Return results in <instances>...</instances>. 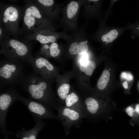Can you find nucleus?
Returning <instances> with one entry per match:
<instances>
[{
  "instance_id": "obj_18",
  "label": "nucleus",
  "mask_w": 139,
  "mask_h": 139,
  "mask_svg": "<svg viewBox=\"0 0 139 139\" xmlns=\"http://www.w3.org/2000/svg\"><path fill=\"white\" fill-rule=\"evenodd\" d=\"M58 45L56 43L53 42L49 47V51L50 55L53 57L58 56L60 53V50L58 49Z\"/></svg>"
},
{
  "instance_id": "obj_1",
  "label": "nucleus",
  "mask_w": 139,
  "mask_h": 139,
  "mask_svg": "<svg viewBox=\"0 0 139 139\" xmlns=\"http://www.w3.org/2000/svg\"><path fill=\"white\" fill-rule=\"evenodd\" d=\"M20 84L28 93L30 99L50 108H54L56 105L47 82L36 74L26 76Z\"/></svg>"
},
{
  "instance_id": "obj_25",
  "label": "nucleus",
  "mask_w": 139,
  "mask_h": 139,
  "mask_svg": "<svg viewBox=\"0 0 139 139\" xmlns=\"http://www.w3.org/2000/svg\"><path fill=\"white\" fill-rule=\"evenodd\" d=\"M123 86L125 89L127 88L128 87V83L126 82H125L123 84Z\"/></svg>"
},
{
  "instance_id": "obj_10",
  "label": "nucleus",
  "mask_w": 139,
  "mask_h": 139,
  "mask_svg": "<svg viewBox=\"0 0 139 139\" xmlns=\"http://www.w3.org/2000/svg\"><path fill=\"white\" fill-rule=\"evenodd\" d=\"M88 49V46L85 41H82L79 43L74 42L71 44L69 48V52L72 55L77 54L81 55L85 53Z\"/></svg>"
},
{
  "instance_id": "obj_28",
  "label": "nucleus",
  "mask_w": 139,
  "mask_h": 139,
  "mask_svg": "<svg viewBox=\"0 0 139 139\" xmlns=\"http://www.w3.org/2000/svg\"><path fill=\"white\" fill-rule=\"evenodd\" d=\"M86 43H87L88 42L87 41H85Z\"/></svg>"
},
{
  "instance_id": "obj_7",
  "label": "nucleus",
  "mask_w": 139,
  "mask_h": 139,
  "mask_svg": "<svg viewBox=\"0 0 139 139\" xmlns=\"http://www.w3.org/2000/svg\"><path fill=\"white\" fill-rule=\"evenodd\" d=\"M36 74L45 78L47 75H51L54 70L53 66L46 58L38 56L33 58L30 62Z\"/></svg>"
},
{
  "instance_id": "obj_20",
  "label": "nucleus",
  "mask_w": 139,
  "mask_h": 139,
  "mask_svg": "<svg viewBox=\"0 0 139 139\" xmlns=\"http://www.w3.org/2000/svg\"><path fill=\"white\" fill-rule=\"evenodd\" d=\"M126 111L128 115L130 116H132L134 113L135 112V109L132 107L129 106L126 109Z\"/></svg>"
},
{
  "instance_id": "obj_17",
  "label": "nucleus",
  "mask_w": 139,
  "mask_h": 139,
  "mask_svg": "<svg viewBox=\"0 0 139 139\" xmlns=\"http://www.w3.org/2000/svg\"><path fill=\"white\" fill-rule=\"evenodd\" d=\"M118 34V32L116 30H112L103 35L101 37V40L104 42H111L117 38Z\"/></svg>"
},
{
  "instance_id": "obj_4",
  "label": "nucleus",
  "mask_w": 139,
  "mask_h": 139,
  "mask_svg": "<svg viewBox=\"0 0 139 139\" xmlns=\"http://www.w3.org/2000/svg\"><path fill=\"white\" fill-rule=\"evenodd\" d=\"M57 110L58 120L61 122L65 131H69L74 126H78L84 118L81 110L56 105L54 108Z\"/></svg>"
},
{
  "instance_id": "obj_12",
  "label": "nucleus",
  "mask_w": 139,
  "mask_h": 139,
  "mask_svg": "<svg viewBox=\"0 0 139 139\" xmlns=\"http://www.w3.org/2000/svg\"><path fill=\"white\" fill-rule=\"evenodd\" d=\"M95 63L92 60H88L82 64H80L79 69L82 72L88 76L91 75L96 68Z\"/></svg>"
},
{
  "instance_id": "obj_2",
  "label": "nucleus",
  "mask_w": 139,
  "mask_h": 139,
  "mask_svg": "<svg viewBox=\"0 0 139 139\" xmlns=\"http://www.w3.org/2000/svg\"><path fill=\"white\" fill-rule=\"evenodd\" d=\"M25 76L20 61L7 58L1 60V86L20 84Z\"/></svg>"
},
{
  "instance_id": "obj_21",
  "label": "nucleus",
  "mask_w": 139,
  "mask_h": 139,
  "mask_svg": "<svg viewBox=\"0 0 139 139\" xmlns=\"http://www.w3.org/2000/svg\"><path fill=\"white\" fill-rule=\"evenodd\" d=\"M88 60L87 55H85V53L84 54V55H83V56L80 59V64H83L86 62Z\"/></svg>"
},
{
  "instance_id": "obj_16",
  "label": "nucleus",
  "mask_w": 139,
  "mask_h": 139,
  "mask_svg": "<svg viewBox=\"0 0 139 139\" xmlns=\"http://www.w3.org/2000/svg\"><path fill=\"white\" fill-rule=\"evenodd\" d=\"M79 7L78 3L75 1H72L67 6V14L68 18L70 19L72 18L76 13Z\"/></svg>"
},
{
  "instance_id": "obj_3",
  "label": "nucleus",
  "mask_w": 139,
  "mask_h": 139,
  "mask_svg": "<svg viewBox=\"0 0 139 139\" xmlns=\"http://www.w3.org/2000/svg\"><path fill=\"white\" fill-rule=\"evenodd\" d=\"M31 50V47L28 44L12 39L3 44L1 53L7 59L18 60L28 64L33 58Z\"/></svg>"
},
{
  "instance_id": "obj_6",
  "label": "nucleus",
  "mask_w": 139,
  "mask_h": 139,
  "mask_svg": "<svg viewBox=\"0 0 139 139\" xmlns=\"http://www.w3.org/2000/svg\"><path fill=\"white\" fill-rule=\"evenodd\" d=\"M19 94L13 88H9L0 95V126L1 131H6V119L7 111L13 103L17 100Z\"/></svg>"
},
{
  "instance_id": "obj_26",
  "label": "nucleus",
  "mask_w": 139,
  "mask_h": 139,
  "mask_svg": "<svg viewBox=\"0 0 139 139\" xmlns=\"http://www.w3.org/2000/svg\"><path fill=\"white\" fill-rule=\"evenodd\" d=\"M1 33H2L1 29V28H0V36H1Z\"/></svg>"
},
{
  "instance_id": "obj_22",
  "label": "nucleus",
  "mask_w": 139,
  "mask_h": 139,
  "mask_svg": "<svg viewBox=\"0 0 139 139\" xmlns=\"http://www.w3.org/2000/svg\"><path fill=\"white\" fill-rule=\"evenodd\" d=\"M133 77L131 74L129 73H127V76L126 79L127 81H131L133 79Z\"/></svg>"
},
{
  "instance_id": "obj_27",
  "label": "nucleus",
  "mask_w": 139,
  "mask_h": 139,
  "mask_svg": "<svg viewBox=\"0 0 139 139\" xmlns=\"http://www.w3.org/2000/svg\"><path fill=\"white\" fill-rule=\"evenodd\" d=\"M90 1H98V0H90Z\"/></svg>"
},
{
  "instance_id": "obj_8",
  "label": "nucleus",
  "mask_w": 139,
  "mask_h": 139,
  "mask_svg": "<svg viewBox=\"0 0 139 139\" xmlns=\"http://www.w3.org/2000/svg\"><path fill=\"white\" fill-rule=\"evenodd\" d=\"M42 17L40 10L35 5H30L25 11L23 17L24 24L29 29H32L40 21Z\"/></svg>"
},
{
  "instance_id": "obj_24",
  "label": "nucleus",
  "mask_w": 139,
  "mask_h": 139,
  "mask_svg": "<svg viewBox=\"0 0 139 139\" xmlns=\"http://www.w3.org/2000/svg\"><path fill=\"white\" fill-rule=\"evenodd\" d=\"M127 76V73L125 72H122L121 74V77L122 78L125 79Z\"/></svg>"
},
{
  "instance_id": "obj_5",
  "label": "nucleus",
  "mask_w": 139,
  "mask_h": 139,
  "mask_svg": "<svg viewBox=\"0 0 139 139\" xmlns=\"http://www.w3.org/2000/svg\"><path fill=\"white\" fill-rule=\"evenodd\" d=\"M17 100L21 102L24 104L34 119L58 120L57 116L53 113L51 108L45 104L30 98H26L19 94Z\"/></svg>"
},
{
  "instance_id": "obj_19",
  "label": "nucleus",
  "mask_w": 139,
  "mask_h": 139,
  "mask_svg": "<svg viewBox=\"0 0 139 139\" xmlns=\"http://www.w3.org/2000/svg\"><path fill=\"white\" fill-rule=\"evenodd\" d=\"M38 2L40 4L47 6H51L54 3V1L53 0H38Z\"/></svg>"
},
{
  "instance_id": "obj_23",
  "label": "nucleus",
  "mask_w": 139,
  "mask_h": 139,
  "mask_svg": "<svg viewBox=\"0 0 139 139\" xmlns=\"http://www.w3.org/2000/svg\"><path fill=\"white\" fill-rule=\"evenodd\" d=\"M135 110V112L139 114V104H137L136 105Z\"/></svg>"
},
{
  "instance_id": "obj_15",
  "label": "nucleus",
  "mask_w": 139,
  "mask_h": 139,
  "mask_svg": "<svg viewBox=\"0 0 139 139\" xmlns=\"http://www.w3.org/2000/svg\"><path fill=\"white\" fill-rule=\"evenodd\" d=\"M36 40L42 44H45L50 42H54L56 40V38L54 36H46L42 33H38L36 37Z\"/></svg>"
},
{
  "instance_id": "obj_14",
  "label": "nucleus",
  "mask_w": 139,
  "mask_h": 139,
  "mask_svg": "<svg viewBox=\"0 0 139 139\" xmlns=\"http://www.w3.org/2000/svg\"><path fill=\"white\" fill-rule=\"evenodd\" d=\"M69 84L64 83L61 84L58 88L57 93L59 98L62 100H65L70 90Z\"/></svg>"
},
{
  "instance_id": "obj_13",
  "label": "nucleus",
  "mask_w": 139,
  "mask_h": 139,
  "mask_svg": "<svg viewBox=\"0 0 139 139\" xmlns=\"http://www.w3.org/2000/svg\"><path fill=\"white\" fill-rule=\"evenodd\" d=\"M110 75V72L108 70H105L103 71L97 83V87L99 89L102 90L106 87L109 81Z\"/></svg>"
},
{
  "instance_id": "obj_11",
  "label": "nucleus",
  "mask_w": 139,
  "mask_h": 139,
  "mask_svg": "<svg viewBox=\"0 0 139 139\" xmlns=\"http://www.w3.org/2000/svg\"><path fill=\"white\" fill-rule=\"evenodd\" d=\"M79 98L77 95L75 93L72 92L67 95L65 100L64 106L81 110L82 103L79 102Z\"/></svg>"
},
{
  "instance_id": "obj_9",
  "label": "nucleus",
  "mask_w": 139,
  "mask_h": 139,
  "mask_svg": "<svg viewBox=\"0 0 139 139\" xmlns=\"http://www.w3.org/2000/svg\"><path fill=\"white\" fill-rule=\"evenodd\" d=\"M19 17L20 13L18 8L9 6L5 8L3 11V22L5 25H12L17 22Z\"/></svg>"
}]
</instances>
